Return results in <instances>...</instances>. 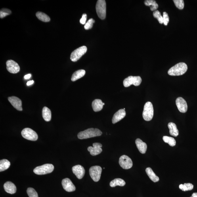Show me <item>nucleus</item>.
I'll list each match as a JSON object with an SVG mask.
<instances>
[{"instance_id":"a211bd4d","label":"nucleus","mask_w":197,"mask_h":197,"mask_svg":"<svg viewBox=\"0 0 197 197\" xmlns=\"http://www.w3.org/2000/svg\"><path fill=\"white\" fill-rule=\"evenodd\" d=\"M4 188L5 191L8 193L13 194L16 191V186L11 181H7L4 184Z\"/></svg>"},{"instance_id":"f8f14e48","label":"nucleus","mask_w":197,"mask_h":197,"mask_svg":"<svg viewBox=\"0 0 197 197\" xmlns=\"http://www.w3.org/2000/svg\"><path fill=\"white\" fill-rule=\"evenodd\" d=\"M176 105L178 110L182 113H185L187 112L188 106L185 100L181 97L178 98L176 101Z\"/></svg>"},{"instance_id":"1a4fd4ad","label":"nucleus","mask_w":197,"mask_h":197,"mask_svg":"<svg viewBox=\"0 0 197 197\" xmlns=\"http://www.w3.org/2000/svg\"><path fill=\"white\" fill-rule=\"evenodd\" d=\"M102 172L101 167L99 166H94L90 167L89 173L90 176L93 181L98 182L100 179Z\"/></svg>"},{"instance_id":"2f4dec72","label":"nucleus","mask_w":197,"mask_h":197,"mask_svg":"<svg viewBox=\"0 0 197 197\" xmlns=\"http://www.w3.org/2000/svg\"><path fill=\"white\" fill-rule=\"evenodd\" d=\"M27 193L29 197H39L37 193L33 188H28L27 190Z\"/></svg>"},{"instance_id":"ddd939ff","label":"nucleus","mask_w":197,"mask_h":197,"mask_svg":"<svg viewBox=\"0 0 197 197\" xmlns=\"http://www.w3.org/2000/svg\"><path fill=\"white\" fill-rule=\"evenodd\" d=\"M62 185L64 190L67 192H72L76 190V187L74 184L68 178H66L62 180Z\"/></svg>"},{"instance_id":"72a5a7b5","label":"nucleus","mask_w":197,"mask_h":197,"mask_svg":"<svg viewBox=\"0 0 197 197\" xmlns=\"http://www.w3.org/2000/svg\"><path fill=\"white\" fill-rule=\"evenodd\" d=\"M175 5L178 9L182 10L184 9V2L183 0H174L173 1Z\"/></svg>"},{"instance_id":"39448f33","label":"nucleus","mask_w":197,"mask_h":197,"mask_svg":"<svg viewBox=\"0 0 197 197\" xmlns=\"http://www.w3.org/2000/svg\"><path fill=\"white\" fill-rule=\"evenodd\" d=\"M54 169L53 165L47 163L35 167L33 172L37 175H44L52 173Z\"/></svg>"},{"instance_id":"2eb2a0df","label":"nucleus","mask_w":197,"mask_h":197,"mask_svg":"<svg viewBox=\"0 0 197 197\" xmlns=\"http://www.w3.org/2000/svg\"><path fill=\"white\" fill-rule=\"evenodd\" d=\"M8 99L12 105L16 109L20 111L22 110V101L20 98L16 96H12L8 98Z\"/></svg>"},{"instance_id":"ea45409f","label":"nucleus","mask_w":197,"mask_h":197,"mask_svg":"<svg viewBox=\"0 0 197 197\" xmlns=\"http://www.w3.org/2000/svg\"><path fill=\"white\" fill-rule=\"evenodd\" d=\"M190 197H197V193H194L192 195V196Z\"/></svg>"},{"instance_id":"bb28decb","label":"nucleus","mask_w":197,"mask_h":197,"mask_svg":"<svg viewBox=\"0 0 197 197\" xmlns=\"http://www.w3.org/2000/svg\"><path fill=\"white\" fill-rule=\"evenodd\" d=\"M36 16L40 20L44 22H49L51 19L47 15L41 12H37L36 13Z\"/></svg>"},{"instance_id":"f257e3e1","label":"nucleus","mask_w":197,"mask_h":197,"mask_svg":"<svg viewBox=\"0 0 197 197\" xmlns=\"http://www.w3.org/2000/svg\"><path fill=\"white\" fill-rule=\"evenodd\" d=\"M187 70V66L185 63L180 62L170 69L168 74L171 76H180L184 74Z\"/></svg>"},{"instance_id":"7ed1b4c3","label":"nucleus","mask_w":197,"mask_h":197,"mask_svg":"<svg viewBox=\"0 0 197 197\" xmlns=\"http://www.w3.org/2000/svg\"><path fill=\"white\" fill-rule=\"evenodd\" d=\"M154 116V109L151 102H146L144 106L142 116L144 120L149 121L152 120Z\"/></svg>"},{"instance_id":"f3484780","label":"nucleus","mask_w":197,"mask_h":197,"mask_svg":"<svg viewBox=\"0 0 197 197\" xmlns=\"http://www.w3.org/2000/svg\"><path fill=\"white\" fill-rule=\"evenodd\" d=\"M126 115V113L124 109L119 110L114 114L112 119V123L115 124L120 121L124 118Z\"/></svg>"},{"instance_id":"423d86ee","label":"nucleus","mask_w":197,"mask_h":197,"mask_svg":"<svg viewBox=\"0 0 197 197\" xmlns=\"http://www.w3.org/2000/svg\"><path fill=\"white\" fill-rule=\"evenodd\" d=\"M87 50V48L85 46L77 48L71 53L70 57L71 60L73 62H77L86 53Z\"/></svg>"},{"instance_id":"4c0bfd02","label":"nucleus","mask_w":197,"mask_h":197,"mask_svg":"<svg viewBox=\"0 0 197 197\" xmlns=\"http://www.w3.org/2000/svg\"><path fill=\"white\" fill-rule=\"evenodd\" d=\"M34 83V81L33 80H30L27 83V85L29 86L33 84Z\"/></svg>"},{"instance_id":"5701e85b","label":"nucleus","mask_w":197,"mask_h":197,"mask_svg":"<svg viewBox=\"0 0 197 197\" xmlns=\"http://www.w3.org/2000/svg\"><path fill=\"white\" fill-rule=\"evenodd\" d=\"M85 74V70H80L76 71L73 73L71 77V80L72 81H76L84 76Z\"/></svg>"},{"instance_id":"7c9ffc66","label":"nucleus","mask_w":197,"mask_h":197,"mask_svg":"<svg viewBox=\"0 0 197 197\" xmlns=\"http://www.w3.org/2000/svg\"><path fill=\"white\" fill-rule=\"evenodd\" d=\"M153 15L155 18H157L160 24H163V16H161L160 12L158 10H156L153 13Z\"/></svg>"},{"instance_id":"6e6552de","label":"nucleus","mask_w":197,"mask_h":197,"mask_svg":"<svg viewBox=\"0 0 197 197\" xmlns=\"http://www.w3.org/2000/svg\"><path fill=\"white\" fill-rule=\"evenodd\" d=\"M21 135L25 139L30 141H36L38 138L37 133L33 130L29 128H26L23 129L21 132Z\"/></svg>"},{"instance_id":"f704fd0d","label":"nucleus","mask_w":197,"mask_h":197,"mask_svg":"<svg viewBox=\"0 0 197 197\" xmlns=\"http://www.w3.org/2000/svg\"><path fill=\"white\" fill-rule=\"evenodd\" d=\"M95 21L93 19H90L86 23L85 25V30H89V29H91L92 27H93L94 23H95Z\"/></svg>"},{"instance_id":"6ab92c4d","label":"nucleus","mask_w":197,"mask_h":197,"mask_svg":"<svg viewBox=\"0 0 197 197\" xmlns=\"http://www.w3.org/2000/svg\"><path fill=\"white\" fill-rule=\"evenodd\" d=\"M135 144L140 153L142 154L145 153L147 149V145L145 142L142 141V140L139 138H137L135 140Z\"/></svg>"},{"instance_id":"aec40b11","label":"nucleus","mask_w":197,"mask_h":197,"mask_svg":"<svg viewBox=\"0 0 197 197\" xmlns=\"http://www.w3.org/2000/svg\"><path fill=\"white\" fill-rule=\"evenodd\" d=\"M104 103H103L101 100L96 99L92 103V106L94 112H98L101 111L103 108Z\"/></svg>"},{"instance_id":"9d476101","label":"nucleus","mask_w":197,"mask_h":197,"mask_svg":"<svg viewBox=\"0 0 197 197\" xmlns=\"http://www.w3.org/2000/svg\"><path fill=\"white\" fill-rule=\"evenodd\" d=\"M119 164L122 168L128 169L133 166V163L131 159L126 155H123L119 159Z\"/></svg>"},{"instance_id":"c85d7f7f","label":"nucleus","mask_w":197,"mask_h":197,"mask_svg":"<svg viewBox=\"0 0 197 197\" xmlns=\"http://www.w3.org/2000/svg\"><path fill=\"white\" fill-rule=\"evenodd\" d=\"M180 190L182 191H186L190 190L194 188V185L191 183H184V184H180L179 186Z\"/></svg>"},{"instance_id":"58836bf2","label":"nucleus","mask_w":197,"mask_h":197,"mask_svg":"<svg viewBox=\"0 0 197 197\" xmlns=\"http://www.w3.org/2000/svg\"><path fill=\"white\" fill-rule=\"evenodd\" d=\"M31 76V75L30 74H29L26 75L24 76V78L25 79H30Z\"/></svg>"},{"instance_id":"c756f323","label":"nucleus","mask_w":197,"mask_h":197,"mask_svg":"<svg viewBox=\"0 0 197 197\" xmlns=\"http://www.w3.org/2000/svg\"><path fill=\"white\" fill-rule=\"evenodd\" d=\"M163 140L165 143L168 144L170 146H174L176 145V140L173 137L164 136H163Z\"/></svg>"},{"instance_id":"f03ea898","label":"nucleus","mask_w":197,"mask_h":197,"mask_svg":"<svg viewBox=\"0 0 197 197\" xmlns=\"http://www.w3.org/2000/svg\"><path fill=\"white\" fill-rule=\"evenodd\" d=\"M102 134V132L99 129L90 128L79 133L77 137L79 139L83 140L100 136Z\"/></svg>"},{"instance_id":"412c9836","label":"nucleus","mask_w":197,"mask_h":197,"mask_svg":"<svg viewBox=\"0 0 197 197\" xmlns=\"http://www.w3.org/2000/svg\"><path fill=\"white\" fill-rule=\"evenodd\" d=\"M168 127L169 129V133L174 137H177L179 135V131L177 129L176 125L173 122H170L168 124Z\"/></svg>"},{"instance_id":"4be33fe9","label":"nucleus","mask_w":197,"mask_h":197,"mask_svg":"<svg viewBox=\"0 0 197 197\" xmlns=\"http://www.w3.org/2000/svg\"><path fill=\"white\" fill-rule=\"evenodd\" d=\"M146 172L147 174L152 181L155 182V183L159 181L158 177L155 174L154 172L153 171V170L150 167H147L146 169Z\"/></svg>"},{"instance_id":"a19ab883","label":"nucleus","mask_w":197,"mask_h":197,"mask_svg":"<svg viewBox=\"0 0 197 197\" xmlns=\"http://www.w3.org/2000/svg\"><path fill=\"white\" fill-rule=\"evenodd\" d=\"M123 109H124V110H125V108H123Z\"/></svg>"},{"instance_id":"a878e982","label":"nucleus","mask_w":197,"mask_h":197,"mask_svg":"<svg viewBox=\"0 0 197 197\" xmlns=\"http://www.w3.org/2000/svg\"><path fill=\"white\" fill-rule=\"evenodd\" d=\"M125 184L126 183L124 180L120 178H117L111 181L110 185L112 187H114L117 186H124Z\"/></svg>"},{"instance_id":"0eeeda50","label":"nucleus","mask_w":197,"mask_h":197,"mask_svg":"<svg viewBox=\"0 0 197 197\" xmlns=\"http://www.w3.org/2000/svg\"><path fill=\"white\" fill-rule=\"evenodd\" d=\"M141 82L142 79L139 76H130L124 80L123 84L125 87H129L131 85L138 86L141 84Z\"/></svg>"},{"instance_id":"c9c22d12","label":"nucleus","mask_w":197,"mask_h":197,"mask_svg":"<svg viewBox=\"0 0 197 197\" xmlns=\"http://www.w3.org/2000/svg\"><path fill=\"white\" fill-rule=\"evenodd\" d=\"M163 24L165 26H167L169 22V17L168 14L166 12H164L163 14Z\"/></svg>"},{"instance_id":"9b49d317","label":"nucleus","mask_w":197,"mask_h":197,"mask_svg":"<svg viewBox=\"0 0 197 197\" xmlns=\"http://www.w3.org/2000/svg\"><path fill=\"white\" fill-rule=\"evenodd\" d=\"M6 64L7 70L9 72L15 74L19 72L20 68L17 62L10 60L7 61Z\"/></svg>"},{"instance_id":"20e7f679","label":"nucleus","mask_w":197,"mask_h":197,"mask_svg":"<svg viewBox=\"0 0 197 197\" xmlns=\"http://www.w3.org/2000/svg\"><path fill=\"white\" fill-rule=\"evenodd\" d=\"M96 11L98 17L104 20L106 17V5L105 0H98L96 6Z\"/></svg>"},{"instance_id":"e433bc0d","label":"nucleus","mask_w":197,"mask_h":197,"mask_svg":"<svg viewBox=\"0 0 197 197\" xmlns=\"http://www.w3.org/2000/svg\"><path fill=\"white\" fill-rule=\"evenodd\" d=\"M87 19V15L86 14H83L80 20V24L82 25H85V24L86 21Z\"/></svg>"},{"instance_id":"b1692460","label":"nucleus","mask_w":197,"mask_h":197,"mask_svg":"<svg viewBox=\"0 0 197 197\" xmlns=\"http://www.w3.org/2000/svg\"><path fill=\"white\" fill-rule=\"evenodd\" d=\"M42 116L44 120L49 121L51 120L52 114L51 110L47 107H44L42 111Z\"/></svg>"},{"instance_id":"dca6fc26","label":"nucleus","mask_w":197,"mask_h":197,"mask_svg":"<svg viewBox=\"0 0 197 197\" xmlns=\"http://www.w3.org/2000/svg\"><path fill=\"white\" fill-rule=\"evenodd\" d=\"M72 171L73 173L79 179H82L85 173V170L83 166L80 165H76L73 167Z\"/></svg>"},{"instance_id":"cd10ccee","label":"nucleus","mask_w":197,"mask_h":197,"mask_svg":"<svg viewBox=\"0 0 197 197\" xmlns=\"http://www.w3.org/2000/svg\"><path fill=\"white\" fill-rule=\"evenodd\" d=\"M10 165V161L6 159L0 161V172L5 171L9 168Z\"/></svg>"},{"instance_id":"473e14b6","label":"nucleus","mask_w":197,"mask_h":197,"mask_svg":"<svg viewBox=\"0 0 197 197\" xmlns=\"http://www.w3.org/2000/svg\"><path fill=\"white\" fill-rule=\"evenodd\" d=\"M11 13V11L10 10L3 8V9H1V11H0V18H3Z\"/></svg>"},{"instance_id":"4468645a","label":"nucleus","mask_w":197,"mask_h":197,"mask_svg":"<svg viewBox=\"0 0 197 197\" xmlns=\"http://www.w3.org/2000/svg\"><path fill=\"white\" fill-rule=\"evenodd\" d=\"M102 145L99 143H95L93 144V147L89 146L88 148V150L90 152L92 156H95L99 154L102 151Z\"/></svg>"},{"instance_id":"393cba45","label":"nucleus","mask_w":197,"mask_h":197,"mask_svg":"<svg viewBox=\"0 0 197 197\" xmlns=\"http://www.w3.org/2000/svg\"><path fill=\"white\" fill-rule=\"evenodd\" d=\"M144 5L150 6L151 10L155 11L158 9V6L156 2L154 0H146L144 2Z\"/></svg>"}]
</instances>
